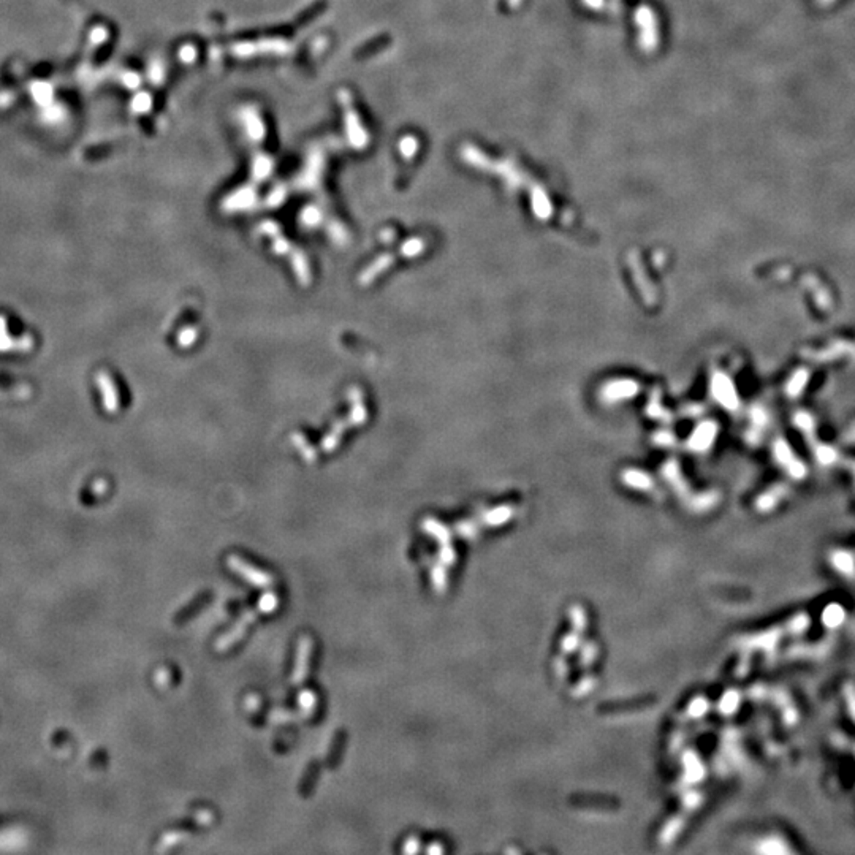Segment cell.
<instances>
[{"mask_svg":"<svg viewBox=\"0 0 855 855\" xmlns=\"http://www.w3.org/2000/svg\"><path fill=\"white\" fill-rule=\"evenodd\" d=\"M258 607L262 608V612H263V613H269V612H273L274 608L278 607V598H276L274 594H267V595H263L262 600H260V604H258Z\"/></svg>","mask_w":855,"mask_h":855,"instance_id":"5","label":"cell"},{"mask_svg":"<svg viewBox=\"0 0 855 855\" xmlns=\"http://www.w3.org/2000/svg\"><path fill=\"white\" fill-rule=\"evenodd\" d=\"M227 565H229L230 570H233L235 574H238L239 577L244 578L245 581L254 584L257 588H269L274 583V578L271 575L263 572L262 569L254 567V565L245 563L244 559L235 555L227 558Z\"/></svg>","mask_w":855,"mask_h":855,"instance_id":"2","label":"cell"},{"mask_svg":"<svg viewBox=\"0 0 855 855\" xmlns=\"http://www.w3.org/2000/svg\"><path fill=\"white\" fill-rule=\"evenodd\" d=\"M833 2H835V0H816V4L822 5V7H826V5H830V4H833Z\"/></svg>","mask_w":855,"mask_h":855,"instance_id":"8","label":"cell"},{"mask_svg":"<svg viewBox=\"0 0 855 855\" xmlns=\"http://www.w3.org/2000/svg\"><path fill=\"white\" fill-rule=\"evenodd\" d=\"M619 10H621L619 0H610V2L607 4V11H610V13H618Z\"/></svg>","mask_w":855,"mask_h":855,"instance_id":"7","label":"cell"},{"mask_svg":"<svg viewBox=\"0 0 855 855\" xmlns=\"http://www.w3.org/2000/svg\"><path fill=\"white\" fill-rule=\"evenodd\" d=\"M581 2H583L584 7L589 8V10H594V11L607 10V2H605V0H581Z\"/></svg>","mask_w":855,"mask_h":855,"instance_id":"6","label":"cell"},{"mask_svg":"<svg viewBox=\"0 0 855 855\" xmlns=\"http://www.w3.org/2000/svg\"><path fill=\"white\" fill-rule=\"evenodd\" d=\"M258 613H263L260 607H257L255 610H252V612H249V613H245L244 617L239 618V621H238V623L235 624V627H233V629H231L230 632H227L225 635H222V637H220V638L217 640V643H216V649H217V651H225V649L231 648L233 645H235V643H238L239 640H241V637L244 635V633L248 632L249 626H250L252 623H254L255 618L258 617Z\"/></svg>","mask_w":855,"mask_h":855,"instance_id":"4","label":"cell"},{"mask_svg":"<svg viewBox=\"0 0 855 855\" xmlns=\"http://www.w3.org/2000/svg\"><path fill=\"white\" fill-rule=\"evenodd\" d=\"M635 24L638 26V46L645 53H653L659 45V24L657 16L648 5H640L635 11Z\"/></svg>","mask_w":855,"mask_h":855,"instance_id":"1","label":"cell"},{"mask_svg":"<svg viewBox=\"0 0 855 855\" xmlns=\"http://www.w3.org/2000/svg\"><path fill=\"white\" fill-rule=\"evenodd\" d=\"M314 640L309 635L301 637L297 648V659H295V667L292 673V682L295 686L301 685L309 673V662L312 657Z\"/></svg>","mask_w":855,"mask_h":855,"instance_id":"3","label":"cell"}]
</instances>
